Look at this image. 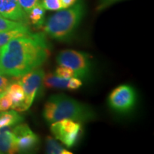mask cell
<instances>
[{"label": "cell", "mask_w": 154, "mask_h": 154, "mask_svg": "<svg viewBox=\"0 0 154 154\" xmlns=\"http://www.w3.org/2000/svg\"><path fill=\"white\" fill-rule=\"evenodd\" d=\"M45 11L46 9H44L42 2H40L31 9L29 13L28 14L29 19L36 27L40 28L43 26L44 23Z\"/></svg>", "instance_id": "obj_14"}, {"label": "cell", "mask_w": 154, "mask_h": 154, "mask_svg": "<svg viewBox=\"0 0 154 154\" xmlns=\"http://www.w3.org/2000/svg\"><path fill=\"white\" fill-rule=\"evenodd\" d=\"M24 25H27L23 24L22 22H16V21L10 20L7 18H5L0 15V32H6V31H9L14 29L22 27Z\"/></svg>", "instance_id": "obj_17"}, {"label": "cell", "mask_w": 154, "mask_h": 154, "mask_svg": "<svg viewBox=\"0 0 154 154\" xmlns=\"http://www.w3.org/2000/svg\"><path fill=\"white\" fill-rule=\"evenodd\" d=\"M121 1H122V0H99V2H98L97 7H96V11L100 12V11L107 9L110 6L113 5V4L117 3Z\"/></svg>", "instance_id": "obj_22"}, {"label": "cell", "mask_w": 154, "mask_h": 154, "mask_svg": "<svg viewBox=\"0 0 154 154\" xmlns=\"http://www.w3.org/2000/svg\"><path fill=\"white\" fill-rule=\"evenodd\" d=\"M49 54V45L42 34L15 38L1 47L0 72L6 76L21 77L41 66Z\"/></svg>", "instance_id": "obj_1"}, {"label": "cell", "mask_w": 154, "mask_h": 154, "mask_svg": "<svg viewBox=\"0 0 154 154\" xmlns=\"http://www.w3.org/2000/svg\"><path fill=\"white\" fill-rule=\"evenodd\" d=\"M18 1L22 9L28 14L31 9L33 8L36 4L40 2L41 0H18Z\"/></svg>", "instance_id": "obj_21"}, {"label": "cell", "mask_w": 154, "mask_h": 154, "mask_svg": "<svg viewBox=\"0 0 154 154\" xmlns=\"http://www.w3.org/2000/svg\"><path fill=\"white\" fill-rule=\"evenodd\" d=\"M17 153H29L37 150L39 138L26 124H19L12 128Z\"/></svg>", "instance_id": "obj_8"}, {"label": "cell", "mask_w": 154, "mask_h": 154, "mask_svg": "<svg viewBox=\"0 0 154 154\" xmlns=\"http://www.w3.org/2000/svg\"><path fill=\"white\" fill-rule=\"evenodd\" d=\"M46 151L49 154H72L71 151H69L63 148L57 140L51 137L47 136L46 138Z\"/></svg>", "instance_id": "obj_16"}, {"label": "cell", "mask_w": 154, "mask_h": 154, "mask_svg": "<svg viewBox=\"0 0 154 154\" xmlns=\"http://www.w3.org/2000/svg\"><path fill=\"white\" fill-rule=\"evenodd\" d=\"M9 85H10V81L9 79L2 74H0V88L6 90Z\"/></svg>", "instance_id": "obj_24"}, {"label": "cell", "mask_w": 154, "mask_h": 154, "mask_svg": "<svg viewBox=\"0 0 154 154\" xmlns=\"http://www.w3.org/2000/svg\"><path fill=\"white\" fill-rule=\"evenodd\" d=\"M108 101L109 106L116 112L128 113L136 104V94L131 86L121 85L111 91Z\"/></svg>", "instance_id": "obj_6"}, {"label": "cell", "mask_w": 154, "mask_h": 154, "mask_svg": "<svg viewBox=\"0 0 154 154\" xmlns=\"http://www.w3.org/2000/svg\"><path fill=\"white\" fill-rule=\"evenodd\" d=\"M42 4L46 10L58 11L62 9L60 0H42Z\"/></svg>", "instance_id": "obj_19"}, {"label": "cell", "mask_w": 154, "mask_h": 154, "mask_svg": "<svg viewBox=\"0 0 154 154\" xmlns=\"http://www.w3.org/2000/svg\"><path fill=\"white\" fill-rule=\"evenodd\" d=\"M45 75L42 69H36L21 76L19 83L24 89L25 99L23 104V111L30 108L35 99L36 94L44 85V77Z\"/></svg>", "instance_id": "obj_7"}, {"label": "cell", "mask_w": 154, "mask_h": 154, "mask_svg": "<svg viewBox=\"0 0 154 154\" xmlns=\"http://www.w3.org/2000/svg\"><path fill=\"white\" fill-rule=\"evenodd\" d=\"M17 149L11 126L0 128V153H15Z\"/></svg>", "instance_id": "obj_10"}, {"label": "cell", "mask_w": 154, "mask_h": 154, "mask_svg": "<svg viewBox=\"0 0 154 154\" xmlns=\"http://www.w3.org/2000/svg\"><path fill=\"white\" fill-rule=\"evenodd\" d=\"M0 15L25 24L29 21L28 14L21 7L18 0H0Z\"/></svg>", "instance_id": "obj_9"}, {"label": "cell", "mask_w": 154, "mask_h": 154, "mask_svg": "<svg viewBox=\"0 0 154 154\" xmlns=\"http://www.w3.org/2000/svg\"><path fill=\"white\" fill-rule=\"evenodd\" d=\"M6 90H4V89H2V88H0V96H1L2 95H3L5 93Z\"/></svg>", "instance_id": "obj_26"}, {"label": "cell", "mask_w": 154, "mask_h": 154, "mask_svg": "<svg viewBox=\"0 0 154 154\" xmlns=\"http://www.w3.org/2000/svg\"><path fill=\"white\" fill-rule=\"evenodd\" d=\"M78 0H60L61 9H66L72 7Z\"/></svg>", "instance_id": "obj_25"}, {"label": "cell", "mask_w": 154, "mask_h": 154, "mask_svg": "<svg viewBox=\"0 0 154 154\" xmlns=\"http://www.w3.org/2000/svg\"><path fill=\"white\" fill-rule=\"evenodd\" d=\"M69 79L61 78L55 74L49 73V74L44 75L43 84L44 86L49 88L67 89Z\"/></svg>", "instance_id": "obj_13"}, {"label": "cell", "mask_w": 154, "mask_h": 154, "mask_svg": "<svg viewBox=\"0 0 154 154\" xmlns=\"http://www.w3.org/2000/svg\"><path fill=\"white\" fill-rule=\"evenodd\" d=\"M82 81L77 77L73 76L71 77L69 79L68 86H67V89L69 90H76L82 86Z\"/></svg>", "instance_id": "obj_23"}, {"label": "cell", "mask_w": 154, "mask_h": 154, "mask_svg": "<svg viewBox=\"0 0 154 154\" xmlns=\"http://www.w3.org/2000/svg\"><path fill=\"white\" fill-rule=\"evenodd\" d=\"M85 14V5L78 0L74 5L59 10L44 23V31L53 39L66 42L71 39Z\"/></svg>", "instance_id": "obj_3"}, {"label": "cell", "mask_w": 154, "mask_h": 154, "mask_svg": "<svg viewBox=\"0 0 154 154\" xmlns=\"http://www.w3.org/2000/svg\"><path fill=\"white\" fill-rule=\"evenodd\" d=\"M12 106V101L8 94L5 93L0 96V111H8Z\"/></svg>", "instance_id": "obj_20"}, {"label": "cell", "mask_w": 154, "mask_h": 154, "mask_svg": "<svg viewBox=\"0 0 154 154\" xmlns=\"http://www.w3.org/2000/svg\"><path fill=\"white\" fill-rule=\"evenodd\" d=\"M23 121V118L16 111H2L0 113V128L6 126H11L19 124Z\"/></svg>", "instance_id": "obj_15"}, {"label": "cell", "mask_w": 154, "mask_h": 154, "mask_svg": "<svg viewBox=\"0 0 154 154\" xmlns=\"http://www.w3.org/2000/svg\"><path fill=\"white\" fill-rule=\"evenodd\" d=\"M43 117L47 123H53L63 119H69L79 123L93 121L96 115L88 105L64 94L51 96L44 104Z\"/></svg>", "instance_id": "obj_2"}, {"label": "cell", "mask_w": 154, "mask_h": 154, "mask_svg": "<svg viewBox=\"0 0 154 154\" xmlns=\"http://www.w3.org/2000/svg\"><path fill=\"white\" fill-rule=\"evenodd\" d=\"M0 54H1V48H0ZM0 74H2L1 72H0Z\"/></svg>", "instance_id": "obj_27"}, {"label": "cell", "mask_w": 154, "mask_h": 154, "mask_svg": "<svg viewBox=\"0 0 154 154\" xmlns=\"http://www.w3.org/2000/svg\"><path fill=\"white\" fill-rule=\"evenodd\" d=\"M6 93L8 94L12 101L11 109L16 111H23L25 94L22 85L19 82L10 84L6 89Z\"/></svg>", "instance_id": "obj_11"}, {"label": "cell", "mask_w": 154, "mask_h": 154, "mask_svg": "<svg viewBox=\"0 0 154 154\" xmlns=\"http://www.w3.org/2000/svg\"><path fill=\"white\" fill-rule=\"evenodd\" d=\"M57 62L72 69L74 76L80 79H88L91 75L92 63L87 54L72 49L63 50L58 54Z\"/></svg>", "instance_id": "obj_4"}, {"label": "cell", "mask_w": 154, "mask_h": 154, "mask_svg": "<svg viewBox=\"0 0 154 154\" xmlns=\"http://www.w3.org/2000/svg\"><path fill=\"white\" fill-rule=\"evenodd\" d=\"M54 74L57 76L63 79H69L71 77L74 76V73L72 69L67 66H61V65H59V66L56 69Z\"/></svg>", "instance_id": "obj_18"}, {"label": "cell", "mask_w": 154, "mask_h": 154, "mask_svg": "<svg viewBox=\"0 0 154 154\" xmlns=\"http://www.w3.org/2000/svg\"><path fill=\"white\" fill-rule=\"evenodd\" d=\"M32 34L33 33L31 32L27 25H24L22 27L14 29L12 30L0 32V48L15 38L29 36Z\"/></svg>", "instance_id": "obj_12"}, {"label": "cell", "mask_w": 154, "mask_h": 154, "mask_svg": "<svg viewBox=\"0 0 154 154\" xmlns=\"http://www.w3.org/2000/svg\"><path fill=\"white\" fill-rule=\"evenodd\" d=\"M51 132L66 147H74L83 133L82 123L69 119H61L51 124Z\"/></svg>", "instance_id": "obj_5"}]
</instances>
